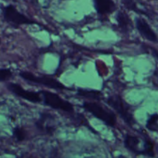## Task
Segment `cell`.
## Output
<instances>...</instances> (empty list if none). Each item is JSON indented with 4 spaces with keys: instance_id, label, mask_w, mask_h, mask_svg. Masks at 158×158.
<instances>
[{
    "instance_id": "4",
    "label": "cell",
    "mask_w": 158,
    "mask_h": 158,
    "mask_svg": "<svg viewBox=\"0 0 158 158\" xmlns=\"http://www.w3.org/2000/svg\"><path fill=\"white\" fill-rule=\"evenodd\" d=\"M42 97V103L56 110L65 113H74V106L68 100H64L58 94L46 90L40 91Z\"/></svg>"
},
{
    "instance_id": "17",
    "label": "cell",
    "mask_w": 158,
    "mask_h": 158,
    "mask_svg": "<svg viewBox=\"0 0 158 158\" xmlns=\"http://www.w3.org/2000/svg\"><path fill=\"white\" fill-rule=\"evenodd\" d=\"M13 76L12 71L9 68L0 69V82H5L10 80Z\"/></svg>"
},
{
    "instance_id": "9",
    "label": "cell",
    "mask_w": 158,
    "mask_h": 158,
    "mask_svg": "<svg viewBox=\"0 0 158 158\" xmlns=\"http://www.w3.org/2000/svg\"><path fill=\"white\" fill-rule=\"evenodd\" d=\"M96 12L100 16H106L116 12L117 6L113 0H93Z\"/></svg>"
},
{
    "instance_id": "7",
    "label": "cell",
    "mask_w": 158,
    "mask_h": 158,
    "mask_svg": "<svg viewBox=\"0 0 158 158\" xmlns=\"http://www.w3.org/2000/svg\"><path fill=\"white\" fill-rule=\"evenodd\" d=\"M54 117L50 114L43 113L40 114V118L36 122L37 129L43 134L52 135L56 130V126L53 124Z\"/></svg>"
},
{
    "instance_id": "8",
    "label": "cell",
    "mask_w": 158,
    "mask_h": 158,
    "mask_svg": "<svg viewBox=\"0 0 158 158\" xmlns=\"http://www.w3.org/2000/svg\"><path fill=\"white\" fill-rule=\"evenodd\" d=\"M135 26L139 33L143 38L152 43H158L157 35L144 19L141 17H136L135 19Z\"/></svg>"
},
{
    "instance_id": "2",
    "label": "cell",
    "mask_w": 158,
    "mask_h": 158,
    "mask_svg": "<svg viewBox=\"0 0 158 158\" xmlns=\"http://www.w3.org/2000/svg\"><path fill=\"white\" fill-rule=\"evenodd\" d=\"M105 102L108 106L116 111V113L120 116L121 118L128 126H129L130 127L134 126L135 120L129 108V105L123 100L121 96L118 94L109 96L106 99Z\"/></svg>"
},
{
    "instance_id": "13",
    "label": "cell",
    "mask_w": 158,
    "mask_h": 158,
    "mask_svg": "<svg viewBox=\"0 0 158 158\" xmlns=\"http://www.w3.org/2000/svg\"><path fill=\"white\" fill-rule=\"evenodd\" d=\"M146 127L152 132L158 133V114H153L149 116L146 123Z\"/></svg>"
},
{
    "instance_id": "15",
    "label": "cell",
    "mask_w": 158,
    "mask_h": 158,
    "mask_svg": "<svg viewBox=\"0 0 158 158\" xmlns=\"http://www.w3.org/2000/svg\"><path fill=\"white\" fill-rule=\"evenodd\" d=\"M122 2H123V4L125 5V7L128 9H129V10L134 11L136 13L141 14V15H148L147 12L143 11V9H139V8L138 7L136 2H135L134 0H122Z\"/></svg>"
},
{
    "instance_id": "18",
    "label": "cell",
    "mask_w": 158,
    "mask_h": 158,
    "mask_svg": "<svg viewBox=\"0 0 158 158\" xmlns=\"http://www.w3.org/2000/svg\"><path fill=\"white\" fill-rule=\"evenodd\" d=\"M150 51H151V53L156 60H158V50L157 49H155L153 48H150Z\"/></svg>"
},
{
    "instance_id": "1",
    "label": "cell",
    "mask_w": 158,
    "mask_h": 158,
    "mask_svg": "<svg viewBox=\"0 0 158 158\" xmlns=\"http://www.w3.org/2000/svg\"><path fill=\"white\" fill-rule=\"evenodd\" d=\"M82 107L93 117L99 119L110 127H115L116 124V116L112 111L106 109L95 102H84Z\"/></svg>"
},
{
    "instance_id": "11",
    "label": "cell",
    "mask_w": 158,
    "mask_h": 158,
    "mask_svg": "<svg viewBox=\"0 0 158 158\" xmlns=\"http://www.w3.org/2000/svg\"><path fill=\"white\" fill-rule=\"evenodd\" d=\"M140 143V139L136 136L126 134L124 137V148L128 150L129 152L133 153L136 155H139L140 154V148H139Z\"/></svg>"
},
{
    "instance_id": "6",
    "label": "cell",
    "mask_w": 158,
    "mask_h": 158,
    "mask_svg": "<svg viewBox=\"0 0 158 158\" xmlns=\"http://www.w3.org/2000/svg\"><path fill=\"white\" fill-rule=\"evenodd\" d=\"M7 88L12 94L20 98L33 103H42V97L40 92L26 90L20 84L15 83H9Z\"/></svg>"
},
{
    "instance_id": "12",
    "label": "cell",
    "mask_w": 158,
    "mask_h": 158,
    "mask_svg": "<svg viewBox=\"0 0 158 158\" xmlns=\"http://www.w3.org/2000/svg\"><path fill=\"white\" fill-rule=\"evenodd\" d=\"M76 96L80 97H85V98H89L94 100H101L102 98V93L99 90H94V89H87L78 88L77 89Z\"/></svg>"
},
{
    "instance_id": "14",
    "label": "cell",
    "mask_w": 158,
    "mask_h": 158,
    "mask_svg": "<svg viewBox=\"0 0 158 158\" xmlns=\"http://www.w3.org/2000/svg\"><path fill=\"white\" fill-rule=\"evenodd\" d=\"M141 155L147 156V157H154V151H153V143L150 140H143V142L142 151Z\"/></svg>"
},
{
    "instance_id": "5",
    "label": "cell",
    "mask_w": 158,
    "mask_h": 158,
    "mask_svg": "<svg viewBox=\"0 0 158 158\" xmlns=\"http://www.w3.org/2000/svg\"><path fill=\"white\" fill-rule=\"evenodd\" d=\"M2 15L4 19L14 26L21 25H40L35 20L28 18L24 14L17 10L13 5H8L2 8Z\"/></svg>"
},
{
    "instance_id": "16",
    "label": "cell",
    "mask_w": 158,
    "mask_h": 158,
    "mask_svg": "<svg viewBox=\"0 0 158 158\" xmlns=\"http://www.w3.org/2000/svg\"><path fill=\"white\" fill-rule=\"evenodd\" d=\"M12 136L16 141L22 142L26 140V133L23 128L20 127H15L12 130Z\"/></svg>"
},
{
    "instance_id": "3",
    "label": "cell",
    "mask_w": 158,
    "mask_h": 158,
    "mask_svg": "<svg viewBox=\"0 0 158 158\" xmlns=\"http://www.w3.org/2000/svg\"><path fill=\"white\" fill-rule=\"evenodd\" d=\"M20 77L27 83H32L33 85H40V86H45L50 89H57V90H63V89L71 90L57 80L53 77H48V76H37L33 74L32 73L21 71L20 73Z\"/></svg>"
},
{
    "instance_id": "19",
    "label": "cell",
    "mask_w": 158,
    "mask_h": 158,
    "mask_svg": "<svg viewBox=\"0 0 158 158\" xmlns=\"http://www.w3.org/2000/svg\"><path fill=\"white\" fill-rule=\"evenodd\" d=\"M34 5H38V0H29Z\"/></svg>"
},
{
    "instance_id": "10",
    "label": "cell",
    "mask_w": 158,
    "mask_h": 158,
    "mask_svg": "<svg viewBox=\"0 0 158 158\" xmlns=\"http://www.w3.org/2000/svg\"><path fill=\"white\" fill-rule=\"evenodd\" d=\"M116 20L118 27L123 33H129L132 29V22L129 16L122 11H117L116 15Z\"/></svg>"
}]
</instances>
